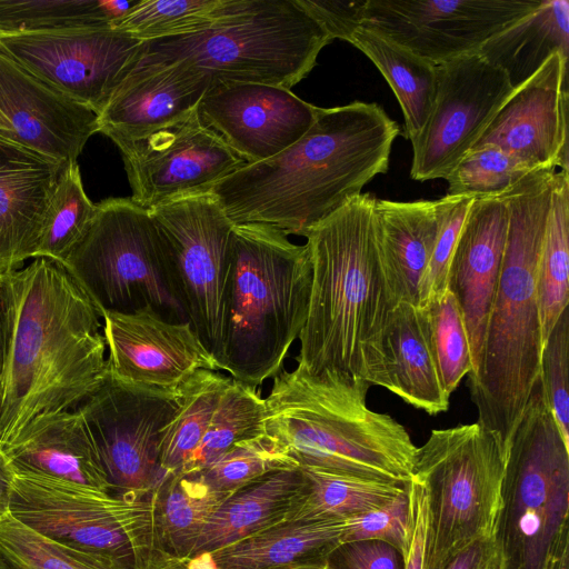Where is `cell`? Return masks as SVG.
I'll return each instance as SVG.
<instances>
[{
  "instance_id": "cell-1",
  "label": "cell",
  "mask_w": 569,
  "mask_h": 569,
  "mask_svg": "<svg viewBox=\"0 0 569 569\" xmlns=\"http://www.w3.org/2000/svg\"><path fill=\"white\" fill-rule=\"evenodd\" d=\"M4 281L0 450L39 418L79 408L108 377L101 312L61 262L38 257Z\"/></svg>"
},
{
  "instance_id": "cell-2",
  "label": "cell",
  "mask_w": 569,
  "mask_h": 569,
  "mask_svg": "<svg viewBox=\"0 0 569 569\" xmlns=\"http://www.w3.org/2000/svg\"><path fill=\"white\" fill-rule=\"evenodd\" d=\"M399 127L377 103L318 108L308 131L261 162L210 188L234 224L259 223L306 233L387 172Z\"/></svg>"
},
{
  "instance_id": "cell-3",
  "label": "cell",
  "mask_w": 569,
  "mask_h": 569,
  "mask_svg": "<svg viewBox=\"0 0 569 569\" xmlns=\"http://www.w3.org/2000/svg\"><path fill=\"white\" fill-rule=\"evenodd\" d=\"M556 169L537 170L503 194L508 208L505 256L481 357L470 372L477 422L505 449L539 380L543 347L538 262Z\"/></svg>"
},
{
  "instance_id": "cell-4",
  "label": "cell",
  "mask_w": 569,
  "mask_h": 569,
  "mask_svg": "<svg viewBox=\"0 0 569 569\" xmlns=\"http://www.w3.org/2000/svg\"><path fill=\"white\" fill-rule=\"evenodd\" d=\"M369 386L339 370L282 369L264 398V431L299 467L408 486L418 447L400 422L368 407Z\"/></svg>"
},
{
  "instance_id": "cell-5",
  "label": "cell",
  "mask_w": 569,
  "mask_h": 569,
  "mask_svg": "<svg viewBox=\"0 0 569 569\" xmlns=\"http://www.w3.org/2000/svg\"><path fill=\"white\" fill-rule=\"evenodd\" d=\"M376 197L361 193L307 233L311 289L297 366L360 377L363 347L393 309L373 227Z\"/></svg>"
},
{
  "instance_id": "cell-6",
  "label": "cell",
  "mask_w": 569,
  "mask_h": 569,
  "mask_svg": "<svg viewBox=\"0 0 569 569\" xmlns=\"http://www.w3.org/2000/svg\"><path fill=\"white\" fill-rule=\"evenodd\" d=\"M311 277L307 244L267 224L233 226L219 370L257 388L283 369L307 321Z\"/></svg>"
},
{
  "instance_id": "cell-7",
  "label": "cell",
  "mask_w": 569,
  "mask_h": 569,
  "mask_svg": "<svg viewBox=\"0 0 569 569\" xmlns=\"http://www.w3.org/2000/svg\"><path fill=\"white\" fill-rule=\"evenodd\" d=\"M331 41L297 0H256L248 11L212 29L143 42L134 68L183 62L210 74L212 82L290 89Z\"/></svg>"
},
{
  "instance_id": "cell-8",
  "label": "cell",
  "mask_w": 569,
  "mask_h": 569,
  "mask_svg": "<svg viewBox=\"0 0 569 569\" xmlns=\"http://www.w3.org/2000/svg\"><path fill=\"white\" fill-rule=\"evenodd\" d=\"M493 538L500 569H543L569 539V445L539 380L508 445Z\"/></svg>"
},
{
  "instance_id": "cell-9",
  "label": "cell",
  "mask_w": 569,
  "mask_h": 569,
  "mask_svg": "<svg viewBox=\"0 0 569 569\" xmlns=\"http://www.w3.org/2000/svg\"><path fill=\"white\" fill-rule=\"evenodd\" d=\"M62 264L101 315L148 309L189 322L169 247L149 210L131 198L97 203L89 229Z\"/></svg>"
},
{
  "instance_id": "cell-10",
  "label": "cell",
  "mask_w": 569,
  "mask_h": 569,
  "mask_svg": "<svg viewBox=\"0 0 569 569\" xmlns=\"http://www.w3.org/2000/svg\"><path fill=\"white\" fill-rule=\"evenodd\" d=\"M507 450L478 422L432 430L417 448L412 477L425 489L423 569H442L460 550L492 536Z\"/></svg>"
},
{
  "instance_id": "cell-11",
  "label": "cell",
  "mask_w": 569,
  "mask_h": 569,
  "mask_svg": "<svg viewBox=\"0 0 569 569\" xmlns=\"http://www.w3.org/2000/svg\"><path fill=\"white\" fill-rule=\"evenodd\" d=\"M9 515L112 569H156L151 496L112 495L58 479L14 473Z\"/></svg>"
},
{
  "instance_id": "cell-12",
  "label": "cell",
  "mask_w": 569,
  "mask_h": 569,
  "mask_svg": "<svg viewBox=\"0 0 569 569\" xmlns=\"http://www.w3.org/2000/svg\"><path fill=\"white\" fill-rule=\"evenodd\" d=\"M148 210L169 247L188 321L219 371L234 223L210 191L176 197Z\"/></svg>"
},
{
  "instance_id": "cell-13",
  "label": "cell",
  "mask_w": 569,
  "mask_h": 569,
  "mask_svg": "<svg viewBox=\"0 0 569 569\" xmlns=\"http://www.w3.org/2000/svg\"><path fill=\"white\" fill-rule=\"evenodd\" d=\"M142 46L112 24L0 30L1 51L97 116L136 67Z\"/></svg>"
},
{
  "instance_id": "cell-14",
  "label": "cell",
  "mask_w": 569,
  "mask_h": 569,
  "mask_svg": "<svg viewBox=\"0 0 569 569\" xmlns=\"http://www.w3.org/2000/svg\"><path fill=\"white\" fill-rule=\"evenodd\" d=\"M177 407V392L148 391L108 376L78 408L99 453L110 493L151 496L163 477L159 462L162 429Z\"/></svg>"
},
{
  "instance_id": "cell-15",
  "label": "cell",
  "mask_w": 569,
  "mask_h": 569,
  "mask_svg": "<svg viewBox=\"0 0 569 569\" xmlns=\"http://www.w3.org/2000/svg\"><path fill=\"white\" fill-rule=\"evenodd\" d=\"M542 0H367L361 27L435 66L478 53Z\"/></svg>"
},
{
  "instance_id": "cell-16",
  "label": "cell",
  "mask_w": 569,
  "mask_h": 569,
  "mask_svg": "<svg viewBox=\"0 0 569 569\" xmlns=\"http://www.w3.org/2000/svg\"><path fill=\"white\" fill-rule=\"evenodd\" d=\"M437 71L430 117L411 140L410 177L417 181L446 179L515 91L506 73L479 53L437 66Z\"/></svg>"
},
{
  "instance_id": "cell-17",
  "label": "cell",
  "mask_w": 569,
  "mask_h": 569,
  "mask_svg": "<svg viewBox=\"0 0 569 569\" xmlns=\"http://www.w3.org/2000/svg\"><path fill=\"white\" fill-rule=\"evenodd\" d=\"M118 148L131 199L146 209L176 197L209 191L248 164L201 121L197 110L140 141Z\"/></svg>"
},
{
  "instance_id": "cell-18",
  "label": "cell",
  "mask_w": 569,
  "mask_h": 569,
  "mask_svg": "<svg viewBox=\"0 0 569 569\" xmlns=\"http://www.w3.org/2000/svg\"><path fill=\"white\" fill-rule=\"evenodd\" d=\"M101 316L108 376L121 383L174 395L198 370L218 371L189 322H171L148 309Z\"/></svg>"
},
{
  "instance_id": "cell-19",
  "label": "cell",
  "mask_w": 569,
  "mask_h": 569,
  "mask_svg": "<svg viewBox=\"0 0 569 569\" xmlns=\"http://www.w3.org/2000/svg\"><path fill=\"white\" fill-rule=\"evenodd\" d=\"M319 107L290 89L250 82L216 81L197 112L248 164L264 161L299 140Z\"/></svg>"
},
{
  "instance_id": "cell-20",
  "label": "cell",
  "mask_w": 569,
  "mask_h": 569,
  "mask_svg": "<svg viewBox=\"0 0 569 569\" xmlns=\"http://www.w3.org/2000/svg\"><path fill=\"white\" fill-rule=\"evenodd\" d=\"M493 144L531 170L568 171V57L553 53L516 88L477 143Z\"/></svg>"
},
{
  "instance_id": "cell-21",
  "label": "cell",
  "mask_w": 569,
  "mask_h": 569,
  "mask_svg": "<svg viewBox=\"0 0 569 569\" xmlns=\"http://www.w3.org/2000/svg\"><path fill=\"white\" fill-rule=\"evenodd\" d=\"M0 112L9 141L60 164L76 162L99 132L87 106L39 79L0 50Z\"/></svg>"
},
{
  "instance_id": "cell-22",
  "label": "cell",
  "mask_w": 569,
  "mask_h": 569,
  "mask_svg": "<svg viewBox=\"0 0 569 569\" xmlns=\"http://www.w3.org/2000/svg\"><path fill=\"white\" fill-rule=\"evenodd\" d=\"M360 377L431 416L448 410L426 308L401 302L390 311L362 349Z\"/></svg>"
},
{
  "instance_id": "cell-23",
  "label": "cell",
  "mask_w": 569,
  "mask_h": 569,
  "mask_svg": "<svg viewBox=\"0 0 569 569\" xmlns=\"http://www.w3.org/2000/svg\"><path fill=\"white\" fill-rule=\"evenodd\" d=\"M211 84L183 62L134 68L98 114L99 132L117 147L140 141L189 117Z\"/></svg>"
},
{
  "instance_id": "cell-24",
  "label": "cell",
  "mask_w": 569,
  "mask_h": 569,
  "mask_svg": "<svg viewBox=\"0 0 569 569\" xmlns=\"http://www.w3.org/2000/svg\"><path fill=\"white\" fill-rule=\"evenodd\" d=\"M507 229L508 208L503 196L475 199L448 270L447 290L455 296L462 313L473 370L483 348L505 256Z\"/></svg>"
},
{
  "instance_id": "cell-25",
  "label": "cell",
  "mask_w": 569,
  "mask_h": 569,
  "mask_svg": "<svg viewBox=\"0 0 569 569\" xmlns=\"http://www.w3.org/2000/svg\"><path fill=\"white\" fill-rule=\"evenodd\" d=\"M66 164L0 138V272L36 256L44 218Z\"/></svg>"
},
{
  "instance_id": "cell-26",
  "label": "cell",
  "mask_w": 569,
  "mask_h": 569,
  "mask_svg": "<svg viewBox=\"0 0 569 569\" xmlns=\"http://www.w3.org/2000/svg\"><path fill=\"white\" fill-rule=\"evenodd\" d=\"M442 212L437 200L375 199L373 227L382 272L392 308L419 305V293Z\"/></svg>"
},
{
  "instance_id": "cell-27",
  "label": "cell",
  "mask_w": 569,
  "mask_h": 569,
  "mask_svg": "<svg viewBox=\"0 0 569 569\" xmlns=\"http://www.w3.org/2000/svg\"><path fill=\"white\" fill-rule=\"evenodd\" d=\"M1 451L14 473L58 479L110 493L99 453L78 408L39 418Z\"/></svg>"
},
{
  "instance_id": "cell-28",
  "label": "cell",
  "mask_w": 569,
  "mask_h": 569,
  "mask_svg": "<svg viewBox=\"0 0 569 569\" xmlns=\"http://www.w3.org/2000/svg\"><path fill=\"white\" fill-rule=\"evenodd\" d=\"M347 520H286L218 549L190 558L187 569H293L326 565L343 541Z\"/></svg>"
},
{
  "instance_id": "cell-29",
  "label": "cell",
  "mask_w": 569,
  "mask_h": 569,
  "mask_svg": "<svg viewBox=\"0 0 569 569\" xmlns=\"http://www.w3.org/2000/svg\"><path fill=\"white\" fill-rule=\"evenodd\" d=\"M302 486L299 467L271 471L232 492L212 513L191 558L286 521Z\"/></svg>"
},
{
  "instance_id": "cell-30",
  "label": "cell",
  "mask_w": 569,
  "mask_h": 569,
  "mask_svg": "<svg viewBox=\"0 0 569 569\" xmlns=\"http://www.w3.org/2000/svg\"><path fill=\"white\" fill-rule=\"evenodd\" d=\"M231 493L216 490L198 472L164 475L151 492L156 569L189 560L209 518Z\"/></svg>"
},
{
  "instance_id": "cell-31",
  "label": "cell",
  "mask_w": 569,
  "mask_h": 569,
  "mask_svg": "<svg viewBox=\"0 0 569 569\" xmlns=\"http://www.w3.org/2000/svg\"><path fill=\"white\" fill-rule=\"evenodd\" d=\"M556 52L568 57L569 2L541 6L488 40L478 53L501 69L513 89L531 78Z\"/></svg>"
},
{
  "instance_id": "cell-32",
  "label": "cell",
  "mask_w": 569,
  "mask_h": 569,
  "mask_svg": "<svg viewBox=\"0 0 569 569\" xmlns=\"http://www.w3.org/2000/svg\"><path fill=\"white\" fill-rule=\"evenodd\" d=\"M350 43L361 50L385 77L400 104L405 134L411 141L427 123L437 94V66L395 41L363 27Z\"/></svg>"
},
{
  "instance_id": "cell-33",
  "label": "cell",
  "mask_w": 569,
  "mask_h": 569,
  "mask_svg": "<svg viewBox=\"0 0 569 569\" xmlns=\"http://www.w3.org/2000/svg\"><path fill=\"white\" fill-rule=\"evenodd\" d=\"M299 468L302 486L287 520H347L386 505L408 487Z\"/></svg>"
},
{
  "instance_id": "cell-34",
  "label": "cell",
  "mask_w": 569,
  "mask_h": 569,
  "mask_svg": "<svg viewBox=\"0 0 569 569\" xmlns=\"http://www.w3.org/2000/svg\"><path fill=\"white\" fill-rule=\"evenodd\" d=\"M256 0H139L113 28L143 42L203 32L248 11Z\"/></svg>"
},
{
  "instance_id": "cell-35",
  "label": "cell",
  "mask_w": 569,
  "mask_h": 569,
  "mask_svg": "<svg viewBox=\"0 0 569 569\" xmlns=\"http://www.w3.org/2000/svg\"><path fill=\"white\" fill-rule=\"evenodd\" d=\"M231 378L200 369L177 390L178 407L162 429L159 462L162 475L179 473L200 443Z\"/></svg>"
},
{
  "instance_id": "cell-36",
  "label": "cell",
  "mask_w": 569,
  "mask_h": 569,
  "mask_svg": "<svg viewBox=\"0 0 569 569\" xmlns=\"http://www.w3.org/2000/svg\"><path fill=\"white\" fill-rule=\"evenodd\" d=\"M538 300L543 343L569 302V173L556 171L539 262Z\"/></svg>"
},
{
  "instance_id": "cell-37",
  "label": "cell",
  "mask_w": 569,
  "mask_h": 569,
  "mask_svg": "<svg viewBox=\"0 0 569 569\" xmlns=\"http://www.w3.org/2000/svg\"><path fill=\"white\" fill-rule=\"evenodd\" d=\"M264 398L256 387L231 379L200 443L179 473L200 471L236 443L264 432Z\"/></svg>"
},
{
  "instance_id": "cell-38",
  "label": "cell",
  "mask_w": 569,
  "mask_h": 569,
  "mask_svg": "<svg viewBox=\"0 0 569 569\" xmlns=\"http://www.w3.org/2000/svg\"><path fill=\"white\" fill-rule=\"evenodd\" d=\"M139 0H0V30L113 24Z\"/></svg>"
},
{
  "instance_id": "cell-39",
  "label": "cell",
  "mask_w": 569,
  "mask_h": 569,
  "mask_svg": "<svg viewBox=\"0 0 569 569\" xmlns=\"http://www.w3.org/2000/svg\"><path fill=\"white\" fill-rule=\"evenodd\" d=\"M96 212L97 203L84 192L78 162L66 164L51 198L34 258L63 263L89 229Z\"/></svg>"
},
{
  "instance_id": "cell-40",
  "label": "cell",
  "mask_w": 569,
  "mask_h": 569,
  "mask_svg": "<svg viewBox=\"0 0 569 569\" xmlns=\"http://www.w3.org/2000/svg\"><path fill=\"white\" fill-rule=\"evenodd\" d=\"M535 171L497 146L476 147L446 178L447 194L473 199L501 197Z\"/></svg>"
},
{
  "instance_id": "cell-41",
  "label": "cell",
  "mask_w": 569,
  "mask_h": 569,
  "mask_svg": "<svg viewBox=\"0 0 569 569\" xmlns=\"http://www.w3.org/2000/svg\"><path fill=\"white\" fill-rule=\"evenodd\" d=\"M299 467L286 448L266 431L236 443L200 471L212 488L234 492L244 485L279 469Z\"/></svg>"
},
{
  "instance_id": "cell-42",
  "label": "cell",
  "mask_w": 569,
  "mask_h": 569,
  "mask_svg": "<svg viewBox=\"0 0 569 569\" xmlns=\"http://www.w3.org/2000/svg\"><path fill=\"white\" fill-rule=\"evenodd\" d=\"M0 556L10 569H112L39 535L9 513L0 518Z\"/></svg>"
},
{
  "instance_id": "cell-43",
  "label": "cell",
  "mask_w": 569,
  "mask_h": 569,
  "mask_svg": "<svg viewBox=\"0 0 569 569\" xmlns=\"http://www.w3.org/2000/svg\"><path fill=\"white\" fill-rule=\"evenodd\" d=\"M421 308L428 311L441 382L451 396L461 379L473 370L462 313L449 290Z\"/></svg>"
},
{
  "instance_id": "cell-44",
  "label": "cell",
  "mask_w": 569,
  "mask_h": 569,
  "mask_svg": "<svg viewBox=\"0 0 569 569\" xmlns=\"http://www.w3.org/2000/svg\"><path fill=\"white\" fill-rule=\"evenodd\" d=\"M569 312L561 313L543 343L539 382L563 441L569 445Z\"/></svg>"
},
{
  "instance_id": "cell-45",
  "label": "cell",
  "mask_w": 569,
  "mask_h": 569,
  "mask_svg": "<svg viewBox=\"0 0 569 569\" xmlns=\"http://www.w3.org/2000/svg\"><path fill=\"white\" fill-rule=\"evenodd\" d=\"M473 198L442 197V212L433 251L422 280L418 307H426L447 291L448 270Z\"/></svg>"
},
{
  "instance_id": "cell-46",
  "label": "cell",
  "mask_w": 569,
  "mask_h": 569,
  "mask_svg": "<svg viewBox=\"0 0 569 569\" xmlns=\"http://www.w3.org/2000/svg\"><path fill=\"white\" fill-rule=\"evenodd\" d=\"M411 510L408 487L386 505L347 519L343 541L379 540L402 557L409 547Z\"/></svg>"
},
{
  "instance_id": "cell-47",
  "label": "cell",
  "mask_w": 569,
  "mask_h": 569,
  "mask_svg": "<svg viewBox=\"0 0 569 569\" xmlns=\"http://www.w3.org/2000/svg\"><path fill=\"white\" fill-rule=\"evenodd\" d=\"M330 569H403V557L379 540L341 542L327 558Z\"/></svg>"
},
{
  "instance_id": "cell-48",
  "label": "cell",
  "mask_w": 569,
  "mask_h": 569,
  "mask_svg": "<svg viewBox=\"0 0 569 569\" xmlns=\"http://www.w3.org/2000/svg\"><path fill=\"white\" fill-rule=\"evenodd\" d=\"M298 4L327 32L331 40L350 42L352 34L363 21L367 0L315 1L297 0Z\"/></svg>"
},
{
  "instance_id": "cell-49",
  "label": "cell",
  "mask_w": 569,
  "mask_h": 569,
  "mask_svg": "<svg viewBox=\"0 0 569 569\" xmlns=\"http://www.w3.org/2000/svg\"><path fill=\"white\" fill-rule=\"evenodd\" d=\"M411 510L409 547L403 557V569H423L427 502L423 487L413 478L408 485Z\"/></svg>"
},
{
  "instance_id": "cell-50",
  "label": "cell",
  "mask_w": 569,
  "mask_h": 569,
  "mask_svg": "<svg viewBox=\"0 0 569 569\" xmlns=\"http://www.w3.org/2000/svg\"><path fill=\"white\" fill-rule=\"evenodd\" d=\"M500 557L493 535L477 539L453 556L442 569H497Z\"/></svg>"
},
{
  "instance_id": "cell-51",
  "label": "cell",
  "mask_w": 569,
  "mask_h": 569,
  "mask_svg": "<svg viewBox=\"0 0 569 569\" xmlns=\"http://www.w3.org/2000/svg\"><path fill=\"white\" fill-rule=\"evenodd\" d=\"M14 471L6 456L0 450V518L9 513Z\"/></svg>"
},
{
  "instance_id": "cell-52",
  "label": "cell",
  "mask_w": 569,
  "mask_h": 569,
  "mask_svg": "<svg viewBox=\"0 0 569 569\" xmlns=\"http://www.w3.org/2000/svg\"><path fill=\"white\" fill-rule=\"evenodd\" d=\"M8 336V313L4 273L0 272V385L3 373Z\"/></svg>"
},
{
  "instance_id": "cell-53",
  "label": "cell",
  "mask_w": 569,
  "mask_h": 569,
  "mask_svg": "<svg viewBox=\"0 0 569 569\" xmlns=\"http://www.w3.org/2000/svg\"><path fill=\"white\" fill-rule=\"evenodd\" d=\"M543 569H569V540L555 548L547 557Z\"/></svg>"
},
{
  "instance_id": "cell-54",
  "label": "cell",
  "mask_w": 569,
  "mask_h": 569,
  "mask_svg": "<svg viewBox=\"0 0 569 569\" xmlns=\"http://www.w3.org/2000/svg\"><path fill=\"white\" fill-rule=\"evenodd\" d=\"M0 138L9 141V129L7 127L6 120L0 112Z\"/></svg>"
},
{
  "instance_id": "cell-55",
  "label": "cell",
  "mask_w": 569,
  "mask_h": 569,
  "mask_svg": "<svg viewBox=\"0 0 569 569\" xmlns=\"http://www.w3.org/2000/svg\"><path fill=\"white\" fill-rule=\"evenodd\" d=\"M157 569H186L182 561L168 562L159 566Z\"/></svg>"
},
{
  "instance_id": "cell-56",
  "label": "cell",
  "mask_w": 569,
  "mask_h": 569,
  "mask_svg": "<svg viewBox=\"0 0 569 569\" xmlns=\"http://www.w3.org/2000/svg\"><path fill=\"white\" fill-rule=\"evenodd\" d=\"M293 569H330L327 565H318V566H305V567H298Z\"/></svg>"
},
{
  "instance_id": "cell-57",
  "label": "cell",
  "mask_w": 569,
  "mask_h": 569,
  "mask_svg": "<svg viewBox=\"0 0 569 569\" xmlns=\"http://www.w3.org/2000/svg\"><path fill=\"white\" fill-rule=\"evenodd\" d=\"M0 569H10L4 559L0 556Z\"/></svg>"
},
{
  "instance_id": "cell-58",
  "label": "cell",
  "mask_w": 569,
  "mask_h": 569,
  "mask_svg": "<svg viewBox=\"0 0 569 569\" xmlns=\"http://www.w3.org/2000/svg\"><path fill=\"white\" fill-rule=\"evenodd\" d=\"M497 569H500V567H499V568H497Z\"/></svg>"
}]
</instances>
